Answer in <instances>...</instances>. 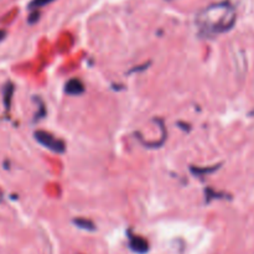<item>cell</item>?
<instances>
[{
	"label": "cell",
	"mask_w": 254,
	"mask_h": 254,
	"mask_svg": "<svg viewBox=\"0 0 254 254\" xmlns=\"http://www.w3.org/2000/svg\"><path fill=\"white\" fill-rule=\"evenodd\" d=\"M236 20V9L228 1H223L202 9L196 16V25L202 35L212 36L231 30Z\"/></svg>",
	"instance_id": "cell-1"
},
{
	"label": "cell",
	"mask_w": 254,
	"mask_h": 254,
	"mask_svg": "<svg viewBox=\"0 0 254 254\" xmlns=\"http://www.w3.org/2000/svg\"><path fill=\"white\" fill-rule=\"evenodd\" d=\"M35 139L37 140V143H40L42 146H45L48 150L53 151V153L62 154L66 150V145L61 139L53 137L51 133L44 130H37L34 133Z\"/></svg>",
	"instance_id": "cell-2"
},
{
	"label": "cell",
	"mask_w": 254,
	"mask_h": 254,
	"mask_svg": "<svg viewBox=\"0 0 254 254\" xmlns=\"http://www.w3.org/2000/svg\"><path fill=\"white\" fill-rule=\"evenodd\" d=\"M129 247L138 254H145L149 252V243L145 238L129 233Z\"/></svg>",
	"instance_id": "cell-3"
},
{
	"label": "cell",
	"mask_w": 254,
	"mask_h": 254,
	"mask_svg": "<svg viewBox=\"0 0 254 254\" xmlns=\"http://www.w3.org/2000/svg\"><path fill=\"white\" fill-rule=\"evenodd\" d=\"M64 91L70 95H79L84 92V86L79 79H72L66 83Z\"/></svg>",
	"instance_id": "cell-4"
},
{
	"label": "cell",
	"mask_w": 254,
	"mask_h": 254,
	"mask_svg": "<svg viewBox=\"0 0 254 254\" xmlns=\"http://www.w3.org/2000/svg\"><path fill=\"white\" fill-rule=\"evenodd\" d=\"M73 223L79 228L84 229V231H95V223L92 221L87 220V218H76V220H73Z\"/></svg>",
	"instance_id": "cell-5"
},
{
	"label": "cell",
	"mask_w": 254,
	"mask_h": 254,
	"mask_svg": "<svg viewBox=\"0 0 254 254\" xmlns=\"http://www.w3.org/2000/svg\"><path fill=\"white\" fill-rule=\"evenodd\" d=\"M13 93H14V86L12 83H6V86L4 87V103H5L6 109L10 108Z\"/></svg>",
	"instance_id": "cell-6"
},
{
	"label": "cell",
	"mask_w": 254,
	"mask_h": 254,
	"mask_svg": "<svg viewBox=\"0 0 254 254\" xmlns=\"http://www.w3.org/2000/svg\"><path fill=\"white\" fill-rule=\"evenodd\" d=\"M55 0H31L30 4H29V8L32 9V10H36V9L42 8V6L48 5V4L52 3Z\"/></svg>",
	"instance_id": "cell-7"
},
{
	"label": "cell",
	"mask_w": 254,
	"mask_h": 254,
	"mask_svg": "<svg viewBox=\"0 0 254 254\" xmlns=\"http://www.w3.org/2000/svg\"><path fill=\"white\" fill-rule=\"evenodd\" d=\"M39 17H40V13L37 12V10H35V12L31 13L30 16H29V23H30V24L36 23L37 20H39Z\"/></svg>",
	"instance_id": "cell-8"
},
{
	"label": "cell",
	"mask_w": 254,
	"mask_h": 254,
	"mask_svg": "<svg viewBox=\"0 0 254 254\" xmlns=\"http://www.w3.org/2000/svg\"><path fill=\"white\" fill-rule=\"evenodd\" d=\"M216 168H212V169H202V170H200V169H192V171L195 174H201V173H212V171H215Z\"/></svg>",
	"instance_id": "cell-9"
},
{
	"label": "cell",
	"mask_w": 254,
	"mask_h": 254,
	"mask_svg": "<svg viewBox=\"0 0 254 254\" xmlns=\"http://www.w3.org/2000/svg\"><path fill=\"white\" fill-rule=\"evenodd\" d=\"M5 36H6V31L0 29V41H3V40L5 39Z\"/></svg>",
	"instance_id": "cell-10"
},
{
	"label": "cell",
	"mask_w": 254,
	"mask_h": 254,
	"mask_svg": "<svg viewBox=\"0 0 254 254\" xmlns=\"http://www.w3.org/2000/svg\"><path fill=\"white\" fill-rule=\"evenodd\" d=\"M1 198H3V193H1V191H0V202H1Z\"/></svg>",
	"instance_id": "cell-11"
}]
</instances>
